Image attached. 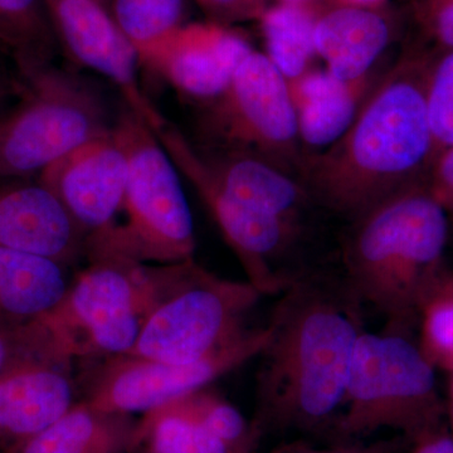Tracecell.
Returning <instances> with one entry per match:
<instances>
[{
  "instance_id": "1",
  "label": "cell",
  "mask_w": 453,
  "mask_h": 453,
  "mask_svg": "<svg viewBox=\"0 0 453 453\" xmlns=\"http://www.w3.org/2000/svg\"><path fill=\"white\" fill-rule=\"evenodd\" d=\"M363 303L342 270L312 266L291 282L266 325L257 357L259 443L268 434H332L344 405Z\"/></svg>"
},
{
  "instance_id": "2",
  "label": "cell",
  "mask_w": 453,
  "mask_h": 453,
  "mask_svg": "<svg viewBox=\"0 0 453 453\" xmlns=\"http://www.w3.org/2000/svg\"><path fill=\"white\" fill-rule=\"evenodd\" d=\"M431 61L422 55L399 61L372 86L345 133L306 157L300 181L318 210L351 223L427 181L436 159L427 105Z\"/></svg>"
},
{
  "instance_id": "3",
  "label": "cell",
  "mask_w": 453,
  "mask_h": 453,
  "mask_svg": "<svg viewBox=\"0 0 453 453\" xmlns=\"http://www.w3.org/2000/svg\"><path fill=\"white\" fill-rule=\"evenodd\" d=\"M449 216L417 184L351 222L342 244V275L363 303L386 318V332L410 335L445 275Z\"/></svg>"
},
{
  "instance_id": "4",
  "label": "cell",
  "mask_w": 453,
  "mask_h": 453,
  "mask_svg": "<svg viewBox=\"0 0 453 453\" xmlns=\"http://www.w3.org/2000/svg\"><path fill=\"white\" fill-rule=\"evenodd\" d=\"M169 273L170 265L148 266L116 256L89 259L61 303L31 323L44 353L68 362L127 356Z\"/></svg>"
},
{
  "instance_id": "5",
  "label": "cell",
  "mask_w": 453,
  "mask_h": 453,
  "mask_svg": "<svg viewBox=\"0 0 453 453\" xmlns=\"http://www.w3.org/2000/svg\"><path fill=\"white\" fill-rule=\"evenodd\" d=\"M112 131L127 160L122 208L127 222L88 240V261L116 256L169 265L195 258L192 211L172 157L146 121L127 106Z\"/></svg>"
},
{
  "instance_id": "6",
  "label": "cell",
  "mask_w": 453,
  "mask_h": 453,
  "mask_svg": "<svg viewBox=\"0 0 453 453\" xmlns=\"http://www.w3.org/2000/svg\"><path fill=\"white\" fill-rule=\"evenodd\" d=\"M445 414L436 368L419 344L404 334L365 332L330 437L333 442H359L390 429L412 443L442 428Z\"/></svg>"
},
{
  "instance_id": "7",
  "label": "cell",
  "mask_w": 453,
  "mask_h": 453,
  "mask_svg": "<svg viewBox=\"0 0 453 453\" xmlns=\"http://www.w3.org/2000/svg\"><path fill=\"white\" fill-rule=\"evenodd\" d=\"M262 294L249 281L214 275L195 258L172 264L165 288L127 356L192 363L249 332L247 316Z\"/></svg>"
},
{
  "instance_id": "8",
  "label": "cell",
  "mask_w": 453,
  "mask_h": 453,
  "mask_svg": "<svg viewBox=\"0 0 453 453\" xmlns=\"http://www.w3.org/2000/svg\"><path fill=\"white\" fill-rule=\"evenodd\" d=\"M19 80L22 101L0 118V179L40 174L111 131L103 97L77 74L50 64Z\"/></svg>"
},
{
  "instance_id": "9",
  "label": "cell",
  "mask_w": 453,
  "mask_h": 453,
  "mask_svg": "<svg viewBox=\"0 0 453 453\" xmlns=\"http://www.w3.org/2000/svg\"><path fill=\"white\" fill-rule=\"evenodd\" d=\"M199 133V148L255 155L300 180L308 154L290 86L265 53L252 50L219 96L203 103Z\"/></svg>"
},
{
  "instance_id": "10",
  "label": "cell",
  "mask_w": 453,
  "mask_h": 453,
  "mask_svg": "<svg viewBox=\"0 0 453 453\" xmlns=\"http://www.w3.org/2000/svg\"><path fill=\"white\" fill-rule=\"evenodd\" d=\"M179 173L192 184L247 276L262 296L282 294L300 276L286 259L305 226L247 204L210 168L195 144L162 112L148 122Z\"/></svg>"
},
{
  "instance_id": "11",
  "label": "cell",
  "mask_w": 453,
  "mask_h": 453,
  "mask_svg": "<svg viewBox=\"0 0 453 453\" xmlns=\"http://www.w3.org/2000/svg\"><path fill=\"white\" fill-rule=\"evenodd\" d=\"M267 326L192 363H166L133 356L110 357L89 387L86 402L106 412L145 414L211 383L256 359L266 345Z\"/></svg>"
},
{
  "instance_id": "12",
  "label": "cell",
  "mask_w": 453,
  "mask_h": 453,
  "mask_svg": "<svg viewBox=\"0 0 453 453\" xmlns=\"http://www.w3.org/2000/svg\"><path fill=\"white\" fill-rule=\"evenodd\" d=\"M127 180V155L111 129L42 170L38 181L58 198L89 240L118 225Z\"/></svg>"
},
{
  "instance_id": "13",
  "label": "cell",
  "mask_w": 453,
  "mask_h": 453,
  "mask_svg": "<svg viewBox=\"0 0 453 453\" xmlns=\"http://www.w3.org/2000/svg\"><path fill=\"white\" fill-rule=\"evenodd\" d=\"M57 41L76 64L103 74L120 89L142 120L159 111L142 91L135 50L100 0H44Z\"/></svg>"
},
{
  "instance_id": "14",
  "label": "cell",
  "mask_w": 453,
  "mask_h": 453,
  "mask_svg": "<svg viewBox=\"0 0 453 453\" xmlns=\"http://www.w3.org/2000/svg\"><path fill=\"white\" fill-rule=\"evenodd\" d=\"M252 47L219 26H181L136 50L139 64L180 94L203 103L219 96Z\"/></svg>"
},
{
  "instance_id": "15",
  "label": "cell",
  "mask_w": 453,
  "mask_h": 453,
  "mask_svg": "<svg viewBox=\"0 0 453 453\" xmlns=\"http://www.w3.org/2000/svg\"><path fill=\"white\" fill-rule=\"evenodd\" d=\"M70 363L29 353L0 372L2 449L12 451L76 404Z\"/></svg>"
},
{
  "instance_id": "16",
  "label": "cell",
  "mask_w": 453,
  "mask_h": 453,
  "mask_svg": "<svg viewBox=\"0 0 453 453\" xmlns=\"http://www.w3.org/2000/svg\"><path fill=\"white\" fill-rule=\"evenodd\" d=\"M86 235L52 192L37 183L0 186V247L73 264L86 253Z\"/></svg>"
},
{
  "instance_id": "17",
  "label": "cell",
  "mask_w": 453,
  "mask_h": 453,
  "mask_svg": "<svg viewBox=\"0 0 453 453\" xmlns=\"http://www.w3.org/2000/svg\"><path fill=\"white\" fill-rule=\"evenodd\" d=\"M196 149L223 184L256 210L305 226L306 219L318 208L299 179L261 157L199 146Z\"/></svg>"
},
{
  "instance_id": "18",
  "label": "cell",
  "mask_w": 453,
  "mask_h": 453,
  "mask_svg": "<svg viewBox=\"0 0 453 453\" xmlns=\"http://www.w3.org/2000/svg\"><path fill=\"white\" fill-rule=\"evenodd\" d=\"M390 38L389 23L372 9H334L315 22L316 56L340 81H359L371 76L372 65L389 46Z\"/></svg>"
},
{
  "instance_id": "19",
  "label": "cell",
  "mask_w": 453,
  "mask_h": 453,
  "mask_svg": "<svg viewBox=\"0 0 453 453\" xmlns=\"http://www.w3.org/2000/svg\"><path fill=\"white\" fill-rule=\"evenodd\" d=\"M65 267L0 247V326L20 329L52 311L70 288Z\"/></svg>"
},
{
  "instance_id": "20",
  "label": "cell",
  "mask_w": 453,
  "mask_h": 453,
  "mask_svg": "<svg viewBox=\"0 0 453 453\" xmlns=\"http://www.w3.org/2000/svg\"><path fill=\"white\" fill-rule=\"evenodd\" d=\"M303 148L329 146L345 133L363 105L371 76L345 82L325 71L314 70L288 81Z\"/></svg>"
},
{
  "instance_id": "21",
  "label": "cell",
  "mask_w": 453,
  "mask_h": 453,
  "mask_svg": "<svg viewBox=\"0 0 453 453\" xmlns=\"http://www.w3.org/2000/svg\"><path fill=\"white\" fill-rule=\"evenodd\" d=\"M136 423L88 402L76 403L49 428L11 453H127L134 449Z\"/></svg>"
},
{
  "instance_id": "22",
  "label": "cell",
  "mask_w": 453,
  "mask_h": 453,
  "mask_svg": "<svg viewBox=\"0 0 453 453\" xmlns=\"http://www.w3.org/2000/svg\"><path fill=\"white\" fill-rule=\"evenodd\" d=\"M57 41L44 0H0V52L19 76L52 64Z\"/></svg>"
},
{
  "instance_id": "23",
  "label": "cell",
  "mask_w": 453,
  "mask_h": 453,
  "mask_svg": "<svg viewBox=\"0 0 453 453\" xmlns=\"http://www.w3.org/2000/svg\"><path fill=\"white\" fill-rule=\"evenodd\" d=\"M148 453H234L188 410L183 398L149 411L136 423L134 449Z\"/></svg>"
},
{
  "instance_id": "24",
  "label": "cell",
  "mask_w": 453,
  "mask_h": 453,
  "mask_svg": "<svg viewBox=\"0 0 453 453\" xmlns=\"http://www.w3.org/2000/svg\"><path fill=\"white\" fill-rule=\"evenodd\" d=\"M314 28L315 20L291 3L265 13L268 58L288 81H294L312 70L311 61L316 56Z\"/></svg>"
},
{
  "instance_id": "25",
  "label": "cell",
  "mask_w": 453,
  "mask_h": 453,
  "mask_svg": "<svg viewBox=\"0 0 453 453\" xmlns=\"http://www.w3.org/2000/svg\"><path fill=\"white\" fill-rule=\"evenodd\" d=\"M111 16L136 53L183 26L184 0H113Z\"/></svg>"
},
{
  "instance_id": "26",
  "label": "cell",
  "mask_w": 453,
  "mask_h": 453,
  "mask_svg": "<svg viewBox=\"0 0 453 453\" xmlns=\"http://www.w3.org/2000/svg\"><path fill=\"white\" fill-rule=\"evenodd\" d=\"M190 413L234 453H257L259 441L252 423L234 404L208 388L181 396Z\"/></svg>"
},
{
  "instance_id": "27",
  "label": "cell",
  "mask_w": 453,
  "mask_h": 453,
  "mask_svg": "<svg viewBox=\"0 0 453 453\" xmlns=\"http://www.w3.org/2000/svg\"><path fill=\"white\" fill-rule=\"evenodd\" d=\"M419 348L434 368L453 372V273H445L419 315Z\"/></svg>"
},
{
  "instance_id": "28",
  "label": "cell",
  "mask_w": 453,
  "mask_h": 453,
  "mask_svg": "<svg viewBox=\"0 0 453 453\" xmlns=\"http://www.w3.org/2000/svg\"><path fill=\"white\" fill-rule=\"evenodd\" d=\"M429 122L436 157L453 146V50L432 58L427 81Z\"/></svg>"
},
{
  "instance_id": "29",
  "label": "cell",
  "mask_w": 453,
  "mask_h": 453,
  "mask_svg": "<svg viewBox=\"0 0 453 453\" xmlns=\"http://www.w3.org/2000/svg\"><path fill=\"white\" fill-rule=\"evenodd\" d=\"M405 438L402 436L384 438L372 442H333L332 445L318 447L306 442H292L277 447L268 453H399ZM258 453V452H257Z\"/></svg>"
},
{
  "instance_id": "30",
  "label": "cell",
  "mask_w": 453,
  "mask_h": 453,
  "mask_svg": "<svg viewBox=\"0 0 453 453\" xmlns=\"http://www.w3.org/2000/svg\"><path fill=\"white\" fill-rule=\"evenodd\" d=\"M427 187L453 219V146L438 154L428 173Z\"/></svg>"
},
{
  "instance_id": "31",
  "label": "cell",
  "mask_w": 453,
  "mask_h": 453,
  "mask_svg": "<svg viewBox=\"0 0 453 453\" xmlns=\"http://www.w3.org/2000/svg\"><path fill=\"white\" fill-rule=\"evenodd\" d=\"M425 18L438 43L453 50V0H427Z\"/></svg>"
},
{
  "instance_id": "32",
  "label": "cell",
  "mask_w": 453,
  "mask_h": 453,
  "mask_svg": "<svg viewBox=\"0 0 453 453\" xmlns=\"http://www.w3.org/2000/svg\"><path fill=\"white\" fill-rule=\"evenodd\" d=\"M35 354L28 327L7 329L0 326V372L25 354Z\"/></svg>"
},
{
  "instance_id": "33",
  "label": "cell",
  "mask_w": 453,
  "mask_h": 453,
  "mask_svg": "<svg viewBox=\"0 0 453 453\" xmlns=\"http://www.w3.org/2000/svg\"><path fill=\"white\" fill-rule=\"evenodd\" d=\"M208 13L220 20L243 19L257 14L264 0H196Z\"/></svg>"
},
{
  "instance_id": "34",
  "label": "cell",
  "mask_w": 453,
  "mask_h": 453,
  "mask_svg": "<svg viewBox=\"0 0 453 453\" xmlns=\"http://www.w3.org/2000/svg\"><path fill=\"white\" fill-rule=\"evenodd\" d=\"M408 453H453V436L449 429L442 427L412 442Z\"/></svg>"
},
{
  "instance_id": "35",
  "label": "cell",
  "mask_w": 453,
  "mask_h": 453,
  "mask_svg": "<svg viewBox=\"0 0 453 453\" xmlns=\"http://www.w3.org/2000/svg\"><path fill=\"white\" fill-rule=\"evenodd\" d=\"M9 88H11V86H9L8 79L5 77L3 68L0 67V106H2L4 98L7 97Z\"/></svg>"
},
{
  "instance_id": "36",
  "label": "cell",
  "mask_w": 453,
  "mask_h": 453,
  "mask_svg": "<svg viewBox=\"0 0 453 453\" xmlns=\"http://www.w3.org/2000/svg\"><path fill=\"white\" fill-rule=\"evenodd\" d=\"M449 423H451V429H449V432H451L452 436H453V395H451V402H449Z\"/></svg>"
},
{
  "instance_id": "37",
  "label": "cell",
  "mask_w": 453,
  "mask_h": 453,
  "mask_svg": "<svg viewBox=\"0 0 453 453\" xmlns=\"http://www.w3.org/2000/svg\"><path fill=\"white\" fill-rule=\"evenodd\" d=\"M356 2H357V3H371V2H374V0H356Z\"/></svg>"
},
{
  "instance_id": "38",
  "label": "cell",
  "mask_w": 453,
  "mask_h": 453,
  "mask_svg": "<svg viewBox=\"0 0 453 453\" xmlns=\"http://www.w3.org/2000/svg\"><path fill=\"white\" fill-rule=\"evenodd\" d=\"M101 3H103V4H107V2H109V0H100Z\"/></svg>"
},
{
  "instance_id": "39",
  "label": "cell",
  "mask_w": 453,
  "mask_h": 453,
  "mask_svg": "<svg viewBox=\"0 0 453 453\" xmlns=\"http://www.w3.org/2000/svg\"><path fill=\"white\" fill-rule=\"evenodd\" d=\"M451 395H453V372H452Z\"/></svg>"
},
{
  "instance_id": "40",
  "label": "cell",
  "mask_w": 453,
  "mask_h": 453,
  "mask_svg": "<svg viewBox=\"0 0 453 453\" xmlns=\"http://www.w3.org/2000/svg\"><path fill=\"white\" fill-rule=\"evenodd\" d=\"M286 2H288V3H295V2H297V0H286Z\"/></svg>"
},
{
  "instance_id": "41",
  "label": "cell",
  "mask_w": 453,
  "mask_h": 453,
  "mask_svg": "<svg viewBox=\"0 0 453 453\" xmlns=\"http://www.w3.org/2000/svg\"><path fill=\"white\" fill-rule=\"evenodd\" d=\"M449 220H452V222H453V219H449Z\"/></svg>"
}]
</instances>
